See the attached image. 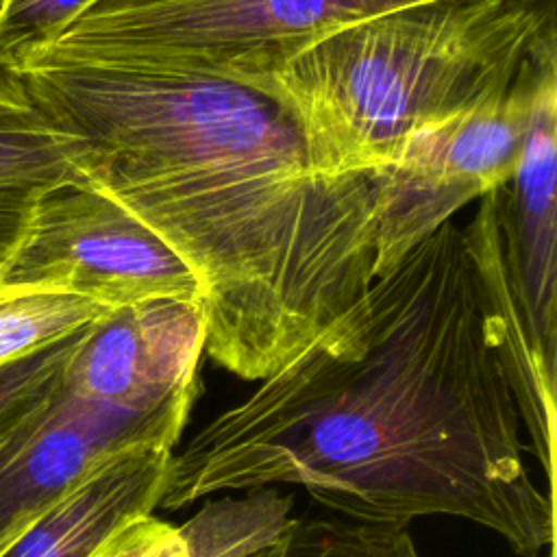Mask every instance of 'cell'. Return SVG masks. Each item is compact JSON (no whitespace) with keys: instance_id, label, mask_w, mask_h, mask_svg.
Returning a JSON list of instances; mask_svg holds the SVG:
<instances>
[{"instance_id":"cell-1","label":"cell","mask_w":557,"mask_h":557,"mask_svg":"<svg viewBox=\"0 0 557 557\" xmlns=\"http://www.w3.org/2000/svg\"><path fill=\"white\" fill-rule=\"evenodd\" d=\"M555 383L511 289L496 187L172 453L159 507L300 485L359 522L455 516L537 557L555 540Z\"/></svg>"},{"instance_id":"cell-2","label":"cell","mask_w":557,"mask_h":557,"mask_svg":"<svg viewBox=\"0 0 557 557\" xmlns=\"http://www.w3.org/2000/svg\"><path fill=\"white\" fill-rule=\"evenodd\" d=\"M37 104L83 144V176L194 272L205 350L263 381L374 278L370 172L318 176L298 126L228 78L9 57Z\"/></svg>"},{"instance_id":"cell-3","label":"cell","mask_w":557,"mask_h":557,"mask_svg":"<svg viewBox=\"0 0 557 557\" xmlns=\"http://www.w3.org/2000/svg\"><path fill=\"white\" fill-rule=\"evenodd\" d=\"M555 0H424L342 26L239 83L287 111L311 170L372 172L413 131L557 52Z\"/></svg>"},{"instance_id":"cell-4","label":"cell","mask_w":557,"mask_h":557,"mask_svg":"<svg viewBox=\"0 0 557 557\" xmlns=\"http://www.w3.org/2000/svg\"><path fill=\"white\" fill-rule=\"evenodd\" d=\"M413 2L424 0H96L61 33L28 48L237 81L342 26Z\"/></svg>"},{"instance_id":"cell-5","label":"cell","mask_w":557,"mask_h":557,"mask_svg":"<svg viewBox=\"0 0 557 557\" xmlns=\"http://www.w3.org/2000/svg\"><path fill=\"white\" fill-rule=\"evenodd\" d=\"M550 63H557V52L505 94L413 131L370 172L376 209L374 278L389 274L461 207L509 183L535 87Z\"/></svg>"},{"instance_id":"cell-6","label":"cell","mask_w":557,"mask_h":557,"mask_svg":"<svg viewBox=\"0 0 557 557\" xmlns=\"http://www.w3.org/2000/svg\"><path fill=\"white\" fill-rule=\"evenodd\" d=\"M2 281L59 285L107 309L146 300L202 305L185 261L87 181L57 189L39 205Z\"/></svg>"},{"instance_id":"cell-7","label":"cell","mask_w":557,"mask_h":557,"mask_svg":"<svg viewBox=\"0 0 557 557\" xmlns=\"http://www.w3.org/2000/svg\"><path fill=\"white\" fill-rule=\"evenodd\" d=\"M185 422L83 396L61 379L52 398L0 446V548L104 459L174 450Z\"/></svg>"},{"instance_id":"cell-8","label":"cell","mask_w":557,"mask_h":557,"mask_svg":"<svg viewBox=\"0 0 557 557\" xmlns=\"http://www.w3.org/2000/svg\"><path fill=\"white\" fill-rule=\"evenodd\" d=\"M557 63L535 87L522 152L498 187V224L511 289L533 350L557 374Z\"/></svg>"},{"instance_id":"cell-9","label":"cell","mask_w":557,"mask_h":557,"mask_svg":"<svg viewBox=\"0 0 557 557\" xmlns=\"http://www.w3.org/2000/svg\"><path fill=\"white\" fill-rule=\"evenodd\" d=\"M172 453L133 448L89 470L22 527L0 557H94L115 533L159 505Z\"/></svg>"},{"instance_id":"cell-10","label":"cell","mask_w":557,"mask_h":557,"mask_svg":"<svg viewBox=\"0 0 557 557\" xmlns=\"http://www.w3.org/2000/svg\"><path fill=\"white\" fill-rule=\"evenodd\" d=\"M74 183H85L81 139L37 104L13 63L0 57V281L39 205Z\"/></svg>"},{"instance_id":"cell-11","label":"cell","mask_w":557,"mask_h":557,"mask_svg":"<svg viewBox=\"0 0 557 557\" xmlns=\"http://www.w3.org/2000/svg\"><path fill=\"white\" fill-rule=\"evenodd\" d=\"M296 518L292 498L274 487L246 490L242 498H220L176 527L185 557H250L276 542Z\"/></svg>"},{"instance_id":"cell-12","label":"cell","mask_w":557,"mask_h":557,"mask_svg":"<svg viewBox=\"0 0 557 557\" xmlns=\"http://www.w3.org/2000/svg\"><path fill=\"white\" fill-rule=\"evenodd\" d=\"M107 311L59 285L0 281V366L76 333Z\"/></svg>"},{"instance_id":"cell-13","label":"cell","mask_w":557,"mask_h":557,"mask_svg":"<svg viewBox=\"0 0 557 557\" xmlns=\"http://www.w3.org/2000/svg\"><path fill=\"white\" fill-rule=\"evenodd\" d=\"M250 557H420L405 527L376 522L296 520Z\"/></svg>"},{"instance_id":"cell-14","label":"cell","mask_w":557,"mask_h":557,"mask_svg":"<svg viewBox=\"0 0 557 557\" xmlns=\"http://www.w3.org/2000/svg\"><path fill=\"white\" fill-rule=\"evenodd\" d=\"M83 329L0 366V446L59 389L65 363Z\"/></svg>"},{"instance_id":"cell-15","label":"cell","mask_w":557,"mask_h":557,"mask_svg":"<svg viewBox=\"0 0 557 557\" xmlns=\"http://www.w3.org/2000/svg\"><path fill=\"white\" fill-rule=\"evenodd\" d=\"M96 0H0V57L61 33Z\"/></svg>"},{"instance_id":"cell-16","label":"cell","mask_w":557,"mask_h":557,"mask_svg":"<svg viewBox=\"0 0 557 557\" xmlns=\"http://www.w3.org/2000/svg\"><path fill=\"white\" fill-rule=\"evenodd\" d=\"M94 557H185V542L174 524L148 513L126 524Z\"/></svg>"}]
</instances>
